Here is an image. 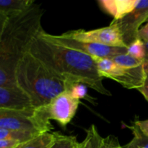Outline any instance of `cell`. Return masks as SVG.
<instances>
[{
    "label": "cell",
    "instance_id": "cell-1",
    "mask_svg": "<svg viewBox=\"0 0 148 148\" xmlns=\"http://www.w3.org/2000/svg\"><path fill=\"white\" fill-rule=\"evenodd\" d=\"M28 52L56 77L69 85L82 83L102 95H111L103 83V77L92 56L57 44L40 33L33 40Z\"/></svg>",
    "mask_w": 148,
    "mask_h": 148
},
{
    "label": "cell",
    "instance_id": "cell-2",
    "mask_svg": "<svg viewBox=\"0 0 148 148\" xmlns=\"http://www.w3.org/2000/svg\"><path fill=\"white\" fill-rule=\"evenodd\" d=\"M44 10L33 4L19 14L0 19V87L16 85L14 72L35 38L43 30Z\"/></svg>",
    "mask_w": 148,
    "mask_h": 148
},
{
    "label": "cell",
    "instance_id": "cell-3",
    "mask_svg": "<svg viewBox=\"0 0 148 148\" xmlns=\"http://www.w3.org/2000/svg\"><path fill=\"white\" fill-rule=\"evenodd\" d=\"M14 79L17 86L27 94L36 108L49 104L66 91L69 85L53 75L30 52L19 61Z\"/></svg>",
    "mask_w": 148,
    "mask_h": 148
},
{
    "label": "cell",
    "instance_id": "cell-4",
    "mask_svg": "<svg viewBox=\"0 0 148 148\" xmlns=\"http://www.w3.org/2000/svg\"><path fill=\"white\" fill-rule=\"evenodd\" d=\"M0 128L38 135L51 132V123L39 108L25 110L0 109Z\"/></svg>",
    "mask_w": 148,
    "mask_h": 148
},
{
    "label": "cell",
    "instance_id": "cell-5",
    "mask_svg": "<svg viewBox=\"0 0 148 148\" xmlns=\"http://www.w3.org/2000/svg\"><path fill=\"white\" fill-rule=\"evenodd\" d=\"M101 76L116 81L127 89H138L145 82L144 63L137 66L126 67L116 64L110 58L92 57Z\"/></svg>",
    "mask_w": 148,
    "mask_h": 148
},
{
    "label": "cell",
    "instance_id": "cell-6",
    "mask_svg": "<svg viewBox=\"0 0 148 148\" xmlns=\"http://www.w3.org/2000/svg\"><path fill=\"white\" fill-rule=\"evenodd\" d=\"M62 35L75 40L91 42L111 47L127 48L123 39L119 26L116 20H113L111 24L106 27L91 30L82 29L71 30Z\"/></svg>",
    "mask_w": 148,
    "mask_h": 148
},
{
    "label": "cell",
    "instance_id": "cell-7",
    "mask_svg": "<svg viewBox=\"0 0 148 148\" xmlns=\"http://www.w3.org/2000/svg\"><path fill=\"white\" fill-rule=\"evenodd\" d=\"M40 35L45 38L51 40L57 44L62 45V46L74 49V50L79 51L92 57L111 59L116 55L127 53V48L111 47V46L91 43V42L75 40V39L65 37L62 34L58 35V36L49 34L46 33L45 30H43L40 33Z\"/></svg>",
    "mask_w": 148,
    "mask_h": 148
},
{
    "label": "cell",
    "instance_id": "cell-8",
    "mask_svg": "<svg viewBox=\"0 0 148 148\" xmlns=\"http://www.w3.org/2000/svg\"><path fill=\"white\" fill-rule=\"evenodd\" d=\"M79 104V100L74 98L66 90L53 98L49 104L39 108L49 121L55 120L65 127L75 116Z\"/></svg>",
    "mask_w": 148,
    "mask_h": 148
},
{
    "label": "cell",
    "instance_id": "cell-9",
    "mask_svg": "<svg viewBox=\"0 0 148 148\" xmlns=\"http://www.w3.org/2000/svg\"><path fill=\"white\" fill-rule=\"evenodd\" d=\"M148 20V0H137L134 10L119 20L118 23L122 34L123 39L128 46L138 38L139 30L143 23Z\"/></svg>",
    "mask_w": 148,
    "mask_h": 148
},
{
    "label": "cell",
    "instance_id": "cell-10",
    "mask_svg": "<svg viewBox=\"0 0 148 148\" xmlns=\"http://www.w3.org/2000/svg\"><path fill=\"white\" fill-rule=\"evenodd\" d=\"M36 108L30 98L17 85L0 87V109L25 111Z\"/></svg>",
    "mask_w": 148,
    "mask_h": 148
},
{
    "label": "cell",
    "instance_id": "cell-11",
    "mask_svg": "<svg viewBox=\"0 0 148 148\" xmlns=\"http://www.w3.org/2000/svg\"><path fill=\"white\" fill-rule=\"evenodd\" d=\"M100 7L114 17V20H119L131 12L137 3V0H100Z\"/></svg>",
    "mask_w": 148,
    "mask_h": 148
},
{
    "label": "cell",
    "instance_id": "cell-12",
    "mask_svg": "<svg viewBox=\"0 0 148 148\" xmlns=\"http://www.w3.org/2000/svg\"><path fill=\"white\" fill-rule=\"evenodd\" d=\"M35 3L33 0H0V19L23 12Z\"/></svg>",
    "mask_w": 148,
    "mask_h": 148
},
{
    "label": "cell",
    "instance_id": "cell-13",
    "mask_svg": "<svg viewBox=\"0 0 148 148\" xmlns=\"http://www.w3.org/2000/svg\"><path fill=\"white\" fill-rule=\"evenodd\" d=\"M57 132H44L31 140L20 143L15 148H51L56 138Z\"/></svg>",
    "mask_w": 148,
    "mask_h": 148
},
{
    "label": "cell",
    "instance_id": "cell-14",
    "mask_svg": "<svg viewBox=\"0 0 148 148\" xmlns=\"http://www.w3.org/2000/svg\"><path fill=\"white\" fill-rule=\"evenodd\" d=\"M37 136L36 134L25 132L9 130L0 128V140H10L20 143H25Z\"/></svg>",
    "mask_w": 148,
    "mask_h": 148
},
{
    "label": "cell",
    "instance_id": "cell-15",
    "mask_svg": "<svg viewBox=\"0 0 148 148\" xmlns=\"http://www.w3.org/2000/svg\"><path fill=\"white\" fill-rule=\"evenodd\" d=\"M103 137L98 132L95 125H92L87 131V136L85 140L78 143L77 148H99Z\"/></svg>",
    "mask_w": 148,
    "mask_h": 148
},
{
    "label": "cell",
    "instance_id": "cell-16",
    "mask_svg": "<svg viewBox=\"0 0 148 148\" xmlns=\"http://www.w3.org/2000/svg\"><path fill=\"white\" fill-rule=\"evenodd\" d=\"M127 127L131 130L134 137L124 148H148V137L140 132L138 127L134 124Z\"/></svg>",
    "mask_w": 148,
    "mask_h": 148
},
{
    "label": "cell",
    "instance_id": "cell-17",
    "mask_svg": "<svg viewBox=\"0 0 148 148\" xmlns=\"http://www.w3.org/2000/svg\"><path fill=\"white\" fill-rule=\"evenodd\" d=\"M127 53L138 60L144 61L146 57V47L145 42L140 38L136 39L127 46Z\"/></svg>",
    "mask_w": 148,
    "mask_h": 148
},
{
    "label": "cell",
    "instance_id": "cell-18",
    "mask_svg": "<svg viewBox=\"0 0 148 148\" xmlns=\"http://www.w3.org/2000/svg\"><path fill=\"white\" fill-rule=\"evenodd\" d=\"M78 143L75 136L64 135L57 132L56 138L51 148H77Z\"/></svg>",
    "mask_w": 148,
    "mask_h": 148
},
{
    "label": "cell",
    "instance_id": "cell-19",
    "mask_svg": "<svg viewBox=\"0 0 148 148\" xmlns=\"http://www.w3.org/2000/svg\"><path fill=\"white\" fill-rule=\"evenodd\" d=\"M113 61L118 65L126 67H132V66H137L143 64L144 61H140L135 59L133 56H130L128 53H122V54L116 55L111 58Z\"/></svg>",
    "mask_w": 148,
    "mask_h": 148
},
{
    "label": "cell",
    "instance_id": "cell-20",
    "mask_svg": "<svg viewBox=\"0 0 148 148\" xmlns=\"http://www.w3.org/2000/svg\"><path fill=\"white\" fill-rule=\"evenodd\" d=\"M88 88L87 85L82 83L70 84L68 86L66 90L77 99H87L88 98Z\"/></svg>",
    "mask_w": 148,
    "mask_h": 148
},
{
    "label": "cell",
    "instance_id": "cell-21",
    "mask_svg": "<svg viewBox=\"0 0 148 148\" xmlns=\"http://www.w3.org/2000/svg\"><path fill=\"white\" fill-rule=\"evenodd\" d=\"M99 148H124L120 145L117 137L113 135H108L106 137H103Z\"/></svg>",
    "mask_w": 148,
    "mask_h": 148
},
{
    "label": "cell",
    "instance_id": "cell-22",
    "mask_svg": "<svg viewBox=\"0 0 148 148\" xmlns=\"http://www.w3.org/2000/svg\"><path fill=\"white\" fill-rule=\"evenodd\" d=\"M134 125L138 127L142 133L148 137V119L147 120H135L133 122Z\"/></svg>",
    "mask_w": 148,
    "mask_h": 148
},
{
    "label": "cell",
    "instance_id": "cell-23",
    "mask_svg": "<svg viewBox=\"0 0 148 148\" xmlns=\"http://www.w3.org/2000/svg\"><path fill=\"white\" fill-rule=\"evenodd\" d=\"M137 36H138V38L141 39L145 43H148V20L145 25L140 27Z\"/></svg>",
    "mask_w": 148,
    "mask_h": 148
},
{
    "label": "cell",
    "instance_id": "cell-24",
    "mask_svg": "<svg viewBox=\"0 0 148 148\" xmlns=\"http://www.w3.org/2000/svg\"><path fill=\"white\" fill-rule=\"evenodd\" d=\"M145 72L146 77L145 79V82L143 84V86L141 88H138L137 90L140 91L142 93V95L145 97L146 100L148 101V67L145 69Z\"/></svg>",
    "mask_w": 148,
    "mask_h": 148
},
{
    "label": "cell",
    "instance_id": "cell-25",
    "mask_svg": "<svg viewBox=\"0 0 148 148\" xmlns=\"http://www.w3.org/2000/svg\"><path fill=\"white\" fill-rule=\"evenodd\" d=\"M18 143L10 140H0V148H15Z\"/></svg>",
    "mask_w": 148,
    "mask_h": 148
},
{
    "label": "cell",
    "instance_id": "cell-26",
    "mask_svg": "<svg viewBox=\"0 0 148 148\" xmlns=\"http://www.w3.org/2000/svg\"><path fill=\"white\" fill-rule=\"evenodd\" d=\"M145 43V47H146V57L145 59H148V43Z\"/></svg>",
    "mask_w": 148,
    "mask_h": 148
}]
</instances>
